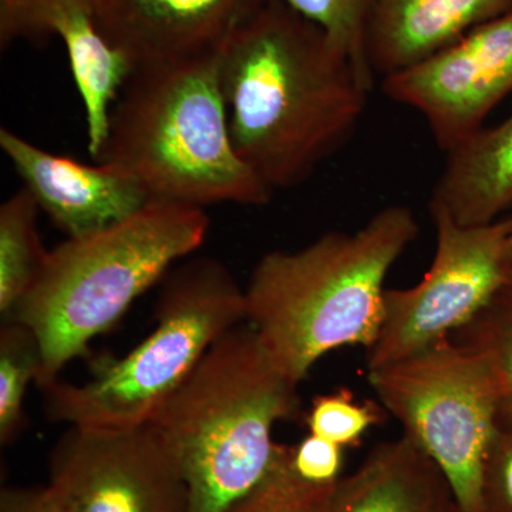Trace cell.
I'll return each instance as SVG.
<instances>
[{
  "mask_svg": "<svg viewBox=\"0 0 512 512\" xmlns=\"http://www.w3.org/2000/svg\"><path fill=\"white\" fill-rule=\"evenodd\" d=\"M239 157L272 191L298 187L355 133L375 80L311 20L265 0L220 50Z\"/></svg>",
  "mask_w": 512,
  "mask_h": 512,
  "instance_id": "cell-1",
  "label": "cell"
},
{
  "mask_svg": "<svg viewBox=\"0 0 512 512\" xmlns=\"http://www.w3.org/2000/svg\"><path fill=\"white\" fill-rule=\"evenodd\" d=\"M322 29L333 45L375 80L367 60V26L375 0H282Z\"/></svg>",
  "mask_w": 512,
  "mask_h": 512,
  "instance_id": "cell-21",
  "label": "cell"
},
{
  "mask_svg": "<svg viewBox=\"0 0 512 512\" xmlns=\"http://www.w3.org/2000/svg\"><path fill=\"white\" fill-rule=\"evenodd\" d=\"M332 512H458V504L436 461L402 434L376 444L340 477Z\"/></svg>",
  "mask_w": 512,
  "mask_h": 512,
  "instance_id": "cell-14",
  "label": "cell"
},
{
  "mask_svg": "<svg viewBox=\"0 0 512 512\" xmlns=\"http://www.w3.org/2000/svg\"><path fill=\"white\" fill-rule=\"evenodd\" d=\"M208 231L205 208L153 200L126 220L49 251L6 318L25 323L39 339L43 372L36 386L86 355L90 342L113 328L138 296L204 244Z\"/></svg>",
  "mask_w": 512,
  "mask_h": 512,
  "instance_id": "cell-5",
  "label": "cell"
},
{
  "mask_svg": "<svg viewBox=\"0 0 512 512\" xmlns=\"http://www.w3.org/2000/svg\"><path fill=\"white\" fill-rule=\"evenodd\" d=\"M446 156L430 211L476 227L512 210V113L497 126L480 128Z\"/></svg>",
  "mask_w": 512,
  "mask_h": 512,
  "instance_id": "cell-16",
  "label": "cell"
},
{
  "mask_svg": "<svg viewBox=\"0 0 512 512\" xmlns=\"http://www.w3.org/2000/svg\"><path fill=\"white\" fill-rule=\"evenodd\" d=\"M220 50L134 72L97 161L133 177L151 200L200 208L268 205L274 191L232 143Z\"/></svg>",
  "mask_w": 512,
  "mask_h": 512,
  "instance_id": "cell-4",
  "label": "cell"
},
{
  "mask_svg": "<svg viewBox=\"0 0 512 512\" xmlns=\"http://www.w3.org/2000/svg\"><path fill=\"white\" fill-rule=\"evenodd\" d=\"M386 412L446 474L458 512H481L485 454L498 430L497 379L478 350L447 338L369 370Z\"/></svg>",
  "mask_w": 512,
  "mask_h": 512,
  "instance_id": "cell-7",
  "label": "cell"
},
{
  "mask_svg": "<svg viewBox=\"0 0 512 512\" xmlns=\"http://www.w3.org/2000/svg\"><path fill=\"white\" fill-rule=\"evenodd\" d=\"M453 338L478 350L497 379L498 430H512V272L483 311Z\"/></svg>",
  "mask_w": 512,
  "mask_h": 512,
  "instance_id": "cell-19",
  "label": "cell"
},
{
  "mask_svg": "<svg viewBox=\"0 0 512 512\" xmlns=\"http://www.w3.org/2000/svg\"><path fill=\"white\" fill-rule=\"evenodd\" d=\"M298 386L247 322L211 346L148 420L183 471L187 512H224L259 483L281 447L275 424L301 409Z\"/></svg>",
  "mask_w": 512,
  "mask_h": 512,
  "instance_id": "cell-3",
  "label": "cell"
},
{
  "mask_svg": "<svg viewBox=\"0 0 512 512\" xmlns=\"http://www.w3.org/2000/svg\"><path fill=\"white\" fill-rule=\"evenodd\" d=\"M43 35H57L66 46L86 113L87 150L99 160L109 140L111 114L136 72L133 63L101 33L92 6L83 2L56 5L47 13Z\"/></svg>",
  "mask_w": 512,
  "mask_h": 512,
  "instance_id": "cell-15",
  "label": "cell"
},
{
  "mask_svg": "<svg viewBox=\"0 0 512 512\" xmlns=\"http://www.w3.org/2000/svg\"><path fill=\"white\" fill-rule=\"evenodd\" d=\"M507 258H508V262H510V265L512 266V232H511L510 238H508Z\"/></svg>",
  "mask_w": 512,
  "mask_h": 512,
  "instance_id": "cell-26",
  "label": "cell"
},
{
  "mask_svg": "<svg viewBox=\"0 0 512 512\" xmlns=\"http://www.w3.org/2000/svg\"><path fill=\"white\" fill-rule=\"evenodd\" d=\"M481 512H512V430H497L485 454Z\"/></svg>",
  "mask_w": 512,
  "mask_h": 512,
  "instance_id": "cell-23",
  "label": "cell"
},
{
  "mask_svg": "<svg viewBox=\"0 0 512 512\" xmlns=\"http://www.w3.org/2000/svg\"><path fill=\"white\" fill-rule=\"evenodd\" d=\"M0 147L23 187L67 238L117 224L153 201L133 177L114 165L83 164L50 153L6 127L0 130Z\"/></svg>",
  "mask_w": 512,
  "mask_h": 512,
  "instance_id": "cell-11",
  "label": "cell"
},
{
  "mask_svg": "<svg viewBox=\"0 0 512 512\" xmlns=\"http://www.w3.org/2000/svg\"><path fill=\"white\" fill-rule=\"evenodd\" d=\"M382 87L390 100L416 110L440 150L450 153L512 93V10L383 77Z\"/></svg>",
  "mask_w": 512,
  "mask_h": 512,
  "instance_id": "cell-10",
  "label": "cell"
},
{
  "mask_svg": "<svg viewBox=\"0 0 512 512\" xmlns=\"http://www.w3.org/2000/svg\"><path fill=\"white\" fill-rule=\"evenodd\" d=\"M265 0H96L94 19L134 70L217 52Z\"/></svg>",
  "mask_w": 512,
  "mask_h": 512,
  "instance_id": "cell-12",
  "label": "cell"
},
{
  "mask_svg": "<svg viewBox=\"0 0 512 512\" xmlns=\"http://www.w3.org/2000/svg\"><path fill=\"white\" fill-rule=\"evenodd\" d=\"M49 473L70 512H187L183 471L148 421L120 430L69 426Z\"/></svg>",
  "mask_w": 512,
  "mask_h": 512,
  "instance_id": "cell-9",
  "label": "cell"
},
{
  "mask_svg": "<svg viewBox=\"0 0 512 512\" xmlns=\"http://www.w3.org/2000/svg\"><path fill=\"white\" fill-rule=\"evenodd\" d=\"M419 232L412 208L393 204L356 231L326 232L256 262L245 288L247 323L282 373L299 384L333 350L373 345L384 282Z\"/></svg>",
  "mask_w": 512,
  "mask_h": 512,
  "instance_id": "cell-2",
  "label": "cell"
},
{
  "mask_svg": "<svg viewBox=\"0 0 512 512\" xmlns=\"http://www.w3.org/2000/svg\"><path fill=\"white\" fill-rule=\"evenodd\" d=\"M43 372V353L36 333L8 319L0 330V443L8 446L26 424L25 402L30 383Z\"/></svg>",
  "mask_w": 512,
  "mask_h": 512,
  "instance_id": "cell-18",
  "label": "cell"
},
{
  "mask_svg": "<svg viewBox=\"0 0 512 512\" xmlns=\"http://www.w3.org/2000/svg\"><path fill=\"white\" fill-rule=\"evenodd\" d=\"M292 464L299 476L312 483H338L342 477L343 447L309 434L292 447Z\"/></svg>",
  "mask_w": 512,
  "mask_h": 512,
  "instance_id": "cell-24",
  "label": "cell"
},
{
  "mask_svg": "<svg viewBox=\"0 0 512 512\" xmlns=\"http://www.w3.org/2000/svg\"><path fill=\"white\" fill-rule=\"evenodd\" d=\"M512 10V0H375L367 60L386 77L446 49Z\"/></svg>",
  "mask_w": 512,
  "mask_h": 512,
  "instance_id": "cell-13",
  "label": "cell"
},
{
  "mask_svg": "<svg viewBox=\"0 0 512 512\" xmlns=\"http://www.w3.org/2000/svg\"><path fill=\"white\" fill-rule=\"evenodd\" d=\"M157 326L128 355L93 363L83 384L59 377L39 384L47 417L84 429L146 424L222 335L247 322L245 289L227 266L195 258L165 275Z\"/></svg>",
  "mask_w": 512,
  "mask_h": 512,
  "instance_id": "cell-6",
  "label": "cell"
},
{
  "mask_svg": "<svg viewBox=\"0 0 512 512\" xmlns=\"http://www.w3.org/2000/svg\"><path fill=\"white\" fill-rule=\"evenodd\" d=\"M430 215L436 228L433 262L419 284L384 292L379 333L366 349L369 370L451 338L483 311L512 272V217L467 227L444 212Z\"/></svg>",
  "mask_w": 512,
  "mask_h": 512,
  "instance_id": "cell-8",
  "label": "cell"
},
{
  "mask_svg": "<svg viewBox=\"0 0 512 512\" xmlns=\"http://www.w3.org/2000/svg\"><path fill=\"white\" fill-rule=\"evenodd\" d=\"M0 512H70L52 485L8 487L0 493Z\"/></svg>",
  "mask_w": 512,
  "mask_h": 512,
  "instance_id": "cell-25",
  "label": "cell"
},
{
  "mask_svg": "<svg viewBox=\"0 0 512 512\" xmlns=\"http://www.w3.org/2000/svg\"><path fill=\"white\" fill-rule=\"evenodd\" d=\"M336 484L305 480L292 464V447L281 444L259 483L224 512H332Z\"/></svg>",
  "mask_w": 512,
  "mask_h": 512,
  "instance_id": "cell-20",
  "label": "cell"
},
{
  "mask_svg": "<svg viewBox=\"0 0 512 512\" xmlns=\"http://www.w3.org/2000/svg\"><path fill=\"white\" fill-rule=\"evenodd\" d=\"M39 204L22 187L0 207V312L8 318L45 264L46 251L37 229Z\"/></svg>",
  "mask_w": 512,
  "mask_h": 512,
  "instance_id": "cell-17",
  "label": "cell"
},
{
  "mask_svg": "<svg viewBox=\"0 0 512 512\" xmlns=\"http://www.w3.org/2000/svg\"><path fill=\"white\" fill-rule=\"evenodd\" d=\"M382 404L359 403L348 389L313 397L305 421L309 433L340 447H356L367 431L382 423Z\"/></svg>",
  "mask_w": 512,
  "mask_h": 512,
  "instance_id": "cell-22",
  "label": "cell"
}]
</instances>
